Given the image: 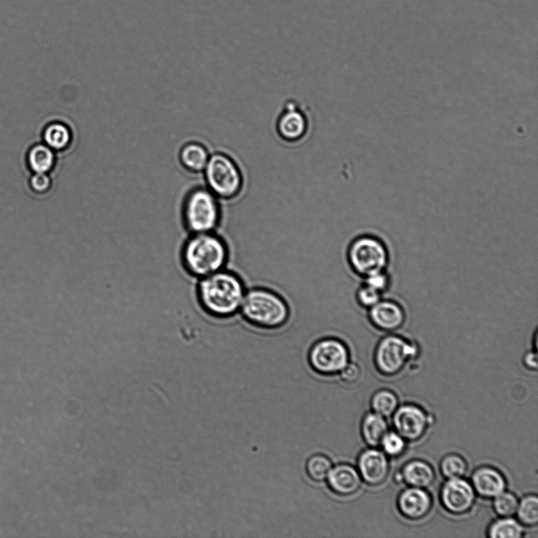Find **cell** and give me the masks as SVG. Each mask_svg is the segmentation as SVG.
I'll return each instance as SVG.
<instances>
[{
	"label": "cell",
	"mask_w": 538,
	"mask_h": 538,
	"mask_svg": "<svg viewBox=\"0 0 538 538\" xmlns=\"http://www.w3.org/2000/svg\"><path fill=\"white\" fill-rule=\"evenodd\" d=\"M433 501L425 488L410 486L398 498V507L403 516L412 521L424 518L431 510Z\"/></svg>",
	"instance_id": "obj_12"
},
{
	"label": "cell",
	"mask_w": 538,
	"mask_h": 538,
	"mask_svg": "<svg viewBox=\"0 0 538 538\" xmlns=\"http://www.w3.org/2000/svg\"><path fill=\"white\" fill-rule=\"evenodd\" d=\"M356 299L362 308L370 309L381 301V292L364 284L357 290Z\"/></svg>",
	"instance_id": "obj_29"
},
{
	"label": "cell",
	"mask_w": 538,
	"mask_h": 538,
	"mask_svg": "<svg viewBox=\"0 0 538 538\" xmlns=\"http://www.w3.org/2000/svg\"><path fill=\"white\" fill-rule=\"evenodd\" d=\"M403 481L411 487L426 488L435 480V472L429 463L423 461H412L405 464L401 470Z\"/></svg>",
	"instance_id": "obj_17"
},
{
	"label": "cell",
	"mask_w": 538,
	"mask_h": 538,
	"mask_svg": "<svg viewBox=\"0 0 538 538\" xmlns=\"http://www.w3.org/2000/svg\"><path fill=\"white\" fill-rule=\"evenodd\" d=\"M221 206L215 194L197 189L188 197L184 209V223L191 234L212 233L222 222Z\"/></svg>",
	"instance_id": "obj_4"
},
{
	"label": "cell",
	"mask_w": 538,
	"mask_h": 538,
	"mask_svg": "<svg viewBox=\"0 0 538 538\" xmlns=\"http://www.w3.org/2000/svg\"><path fill=\"white\" fill-rule=\"evenodd\" d=\"M230 254L227 242L216 232L194 234L182 248L181 260L187 273L201 279L225 269Z\"/></svg>",
	"instance_id": "obj_2"
},
{
	"label": "cell",
	"mask_w": 538,
	"mask_h": 538,
	"mask_svg": "<svg viewBox=\"0 0 538 538\" xmlns=\"http://www.w3.org/2000/svg\"><path fill=\"white\" fill-rule=\"evenodd\" d=\"M28 162L35 173H47L53 167L54 153L50 147L36 145L29 152Z\"/></svg>",
	"instance_id": "obj_19"
},
{
	"label": "cell",
	"mask_w": 538,
	"mask_h": 538,
	"mask_svg": "<svg viewBox=\"0 0 538 538\" xmlns=\"http://www.w3.org/2000/svg\"><path fill=\"white\" fill-rule=\"evenodd\" d=\"M393 415L396 432L409 442L417 441L423 437L428 426L434 421L431 414H427L423 409L413 405L397 408Z\"/></svg>",
	"instance_id": "obj_9"
},
{
	"label": "cell",
	"mask_w": 538,
	"mask_h": 538,
	"mask_svg": "<svg viewBox=\"0 0 538 538\" xmlns=\"http://www.w3.org/2000/svg\"><path fill=\"white\" fill-rule=\"evenodd\" d=\"M395 479H396V481H397V482H400V483L403 482V476H402V474H401V472H397L396 474Z\"/></svg>",
	"instance_id": "obj_34"
},
{
	"label": "cell",
	"mask_w": 538,
	"mask_h": 538,
	"mask_svg": "<svg viewBox=\"0 0 538 538\" xmlns=\"http://www.w3.org/2000/svg\"><path fill=\"white\" fill-rule=\"evenodd\" d=\"M476 493L484 498H494L506 490L505 477L499 470L491 467L476 470L472 483Z\"/></svg>",
	"instance_id": "obj_16"
},
{
	"label": "cell",
	"mask_w": 538,
	"mask_h": 538,
	"mask_svg": "<svg viewBox=\"0 0 538 538\" xmlns=\"http://www.w3.org/2000/svg\"><path fill=\"white\" fill-rule=\"evenodd\" d=\"M389 431L386 418L375 412L366 414L361 425L362 436L371 448L380 445L382 438Z\"/></svg>",
	"instance_id": "obj_18"
},
{
	"label": "cell",
	"mask_w": 538,
	"mask_h": 538,
	"mask_svg": "<svg viewBox=\"0 0 538 538\" xmlns=\"http://www.w3.org/2000/svg\"><path fill=\"white\" fill-rule=\"evenodd\" d=\"M348 266L361 277L382 272L388 262V253L384 244L371 236H361L353 240L347 249Z\"/></svg>",
	"instance_id": "obj_5"
},
{
	"label": "cell",
	"mask_w": 538,
	"mask_h": 538,
	"mask_svg": "<svg viewBox=\"0 0 538 538\" xmlns=\"http://www.w3.org/2000/svg\"><path fill=\"white\" fill-rule=\"evenodd\" d=\"M417 347L397 336L383 338L377 346L375 361L383 375L399 373L409 359L417 356Z\"/></svg>",
	"instance_id": "obj_8"
},
{
	"label": "cell",
	"mask_w": 538,
	"mask_h": 538,
	"mask_svg": "<svg viewBox=\"0 0 538 538\" xmlns=\"http://www.w3.org/2000/svg\"><path fill=\"white\" fill-rule=\"evenodd\" d=\"M277 129L281 138L286 142H294L304 137L308 130V121L304 114L290 103L280 116Z\"/></svg>",
	"instance_id": "obj_15"
},
{
	"label": "cell",
	"mask_w": 538,
	"mask_h": 538,
	"mask_svg": "<svg viewBox=\"0 0 538 538\" xmlns=\"http://www.w3.org/2000/svg\"><path fill=\"white\" fill-rule=\"evenodd\" d=\"M441 501L444 509L454 515L468 512L475 504L476 492L465 479H448L441 491Z\"/></svg>",
	"instance_id": "obj_10"
},
{
	"label": "cell",
	"mask_w": 538,
	"mask_h": 538,
	"mask_svg": "<svg viewBox=\"0 0 538 538\" xmlns=\"http://www.w3.org/2000/svg\"><path fill=\"white\" fill-rule=\"evenodd\" d=\"M364 278V284L380 292L387 290L389 285V279L383 271L368 275V276H366Z\"/></svg>",
	"instance_id": "obj_30"
},
{
	"label": "cell",
	"mask_w": 538,
	"mask_h": 538,
	"mask_svg": "<svg viewBox=\"0 0 538 538\" xmlns=\"http://www.w3.org/2000/svg\"><path fill=\"white\" fill-rule=\"evenodd\" d=\"M332 468V462L327 456L316 454L308 458L306 464V472L311 479L315 481H322L327 479Z\"/></svg>",
	"instance_id": "obj_25"
},
{
	"label": "cell",
	"mask_w": 538,
	"mask_h": 538,
	"mask_svg": "<svg viewBox=\"0 0 538 538\" xmlns=\"http://www.w3.org/2000/svg\"><path fill=\"white\" fill-rule=\"evenodd\" d=\"M246 291L240 275L225 268L199 279L197 295L204 313L216 320H228L239 314Z\"/></svg>",
	"instance_id": "obj_1"
},
{
	"label": "cell",
	"mask_w": 538,
	"mask_h": 538,
	"mask_svg": "<svg viewBox=\"0 0 538 538\" xmlns=\"http://www.w3.org/2000/svg\"><path fill=\"white\" fill-rule=\"evenodd\" d=\"M358 470L366 484L381 485L389 473L388 457L383 451L375 448L364 450L359 456Z\"/></svg>",
	"instance_id": "obj_11"
},
{
	"label": "cell",
	"mask_w": 538,
	"mask_h": 538,
	"mask_svg": "<svg viewBox=\"0 0 538 538\" xmlns=\"http://www.w3.org/2000/svg\"><path fill=\"white\" fill-rule=\"evenodd\" d=\"M369 320L377 329L394 331L405 320V314L398 304L380 301L369 309Z\"/></svg>",
	"instance_id": "obj_14"
},
{
	"label": "cell",
	"mask_w": 538,
	"mask_h": 538,
	"mask_svg": "<svg viewBox=\"0 0 538 538\" xmlns=\"http://www.w3.org/2000/svg\"><path fill=\"white\" fill-rule=\"evenodd\" d=\"M516 514L518 521L524 525L533 527L538 523V498L536 495H528L518 501Z\"/></svg>",
	"instance_id": "obj_23"
},
{
	"label": "cell",
	"mask_w": 538,
	"mask_h": 538,
	"mask_svg": "<svg viewBox=\"0 0 538 538\" xmlns=\"http://www.w3.org/2000/svg\"><path fill=\"white\" fill-rule=\"evenodd\" d=\"M204 170L210 191L217 197L231 200L241 192L243 177L230 156L217 153L209 158Z\"/></svg>",
	"instance_id": "obj_6"
},
{
	"label": "cell",
	"mask_w": 538,
	"mask_h": 538,
	"mask_svg": "<svg viewBox=\"0 0 538 538\" xmlns=\"http://www.w3.org/2000/svg\"><path fill=\"white\" fill-rule=\"evenodd\" d=\"M239 314L248 325L258 329L276 330L285 327L292 311L287 299L267 287L247 290Z\"/></svg>",
	"instance_id": "obj_3"
},
{
	"label": "cell",
	"mask_w": 538,
	"mask_h": 538,
	"mask_svg": "<svg viewBox=\"0 0 538 538\" xmlns=\"http://www.w3.org/2000/svg\"><path fill=\"white\" fill-rule=\"evenodd\" d=\"M181 160L189 170L201 171L205 169L209 160V153L203 146L188 144L182 150Z\"/></svg>",
	"instance_id": "obj_22"
},
{
	"label": "cell",
	"mask_w": 538,
	"mask_h": 538,
	"mask_svg": "<svg viewBox=\"0 0 538 538\" xmlns=\"http://www.w3.org/2000/svg\"><path fill=\"white\" fill-rule=\"evenodd\" d=\"M44 137L48 147L53 149L60 150L63 149L69 144L71 134L66 126L53 124L46 128Z\"/></svg>",
	"instance_id": "obj_24"
},
{
	"label": "cell",
	"mask_w": 538,
	"mask_h": 538,
	"mask_svg": "<svg viewBox=\"0 0 538 538\" xmlns=\"http://www.w3.org/2000/svg\"><path fill=\"white\" fill-rule=\"evenodd\" d=\"M31 186L34 191L44 193L51 186V180L46 173H35L31 179Z\"/></svg>",
	"instance_id": "obj_32"
},
{
	"label": "cell",
	"mask_w": 538,
	"mask_h": 538,
	"mask_svg": "<svg viewBox=\"0 0 538 538\" xmlns=\"http://www.w3.org/2000/svg\"><path fill=\"white\" fill-rule=\"evenodd\" d=\"M525 533L523 525L511 517H502L495 521L488 530L492 538H519Z\"/></svg>",
	"instance_id": "obj_20"
},
{
	"label": "cell",
	"mask_w": 538,
	"mask_h": 538,
	"mask_svg": "<svg viewBox=\"0 0 538 538\" xmlns=\"http://www.w3.org/2000/svg\"><path fill=\"white\" fill-rule=\"evenodd\" d=\"M406 440L395 431H388L382 440L380 445L387 456L397 457L406 449Z\"/></svg>",
	"instance_id": "obj_28"
},
{
	"label": "cell",
	"mask_w": 538,
	"mask_h": 538,
	"mask_svg": "<svg viewBox=\"0 0 538 538\" xmlns=\"http://www.w3.org/2000/svg\"><path fill=\"white\" fill-rule=\"evenodd\" d=\"M399 406V400L392 391H378L371 399V407L374 412L384 418L392 417Z\"/></svg>",
	"instance_id": "obj_21"
},
{
	"label": "cell",
	"mask_w": 538,
	"mask_h": 538,
	"mask_svg": "<svg viewBox=\"0 0 538 538\" xmlns=\"http://www.w3.org/2000/svg\"><path fill=\"white\" fill-rule=\"evenodd\" d=\"M327 481L330 490L344 497L357 493L362 485L359 470L350 464H339L332 468Z\"/></svg>",
	"instance_id": "obj_13"
},
{
	"label": "cell",
	"mask_w": 538,
	"mask_h": 538,
	"mask_svg": "<svg viewBox=\"0 0 538 538\" xmlns=\"http://www.w3.org/2000/svg\"><path fill=\"white\" fill-rule=\"evenodd\" d=\"M524 363L528 368L537 369V354L534 352H529L525 354L524 358Z\"/></svg>",
	"instance_id": "obj_33"
},
{
	"label": "cell",
	"mask_w": 538,
	"mask_h": 538,
	"mask_svg": "<svg viewBox=\"0 0 538 538\" xmlns=\"http://www.w3.org/2000/svg\"><path fill=\"white\" fill-rule=\"evenodd\" d=\"M493 499L494 510L498 515L501 517H511L516 514L518 500L515 494L504 491Z\"/></svg>",
	"instance_id": "obj_27"
},
{
	"label": "cell",
	"mask_w": 538,
	"mask_h": 538,
	"mask_svg": "<svg viewBox=\"0 0 538 538\" xmlns=\"http://www.w3.org/2000/svg\"><path fill=\"white\" fill-rule=\"evenodd\" d=\"M350 350L346 342L334 336L314 342L308 352L311 368L322 375L340 374L350 363Z\"/></svg>",
	"instance_id": "obj_7"
},
{
	"label": "cell",
	"mask_w": 538,
	"mask_h": 538,
	"mask_svg": "<svg viewBox=\"0 0 538 538\" xmlns=\"http://www.w3.org/2000/svg\"><path fill=\"white\" fill-rule=\"evenodd\" d=\"M441 472L447 479H462L467 474L468 463L461 456H446L441 463Z\"/></svg>",
	"instance_id": "obj_26"
},
{
	"label": "cell",
	"mask_w": 538,
	"mask_h": 538,
	"mask_svg": "<svg viewBox=\"0 0 538 538\" xmlns=\"http://www.w3.org/2000/svg\"><path fill=\"white\" fill-rule=\"evenodd\" d=\"M361 374L359 366L357 364L350 363L340 373L342 380L347 383L356 382Z\"/></svg>",
	"instance_id": "obj_31"
}]
</instances>
